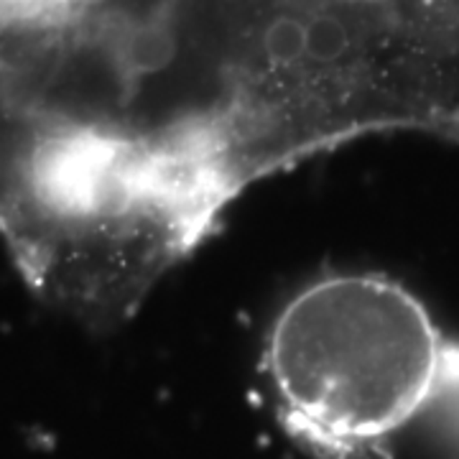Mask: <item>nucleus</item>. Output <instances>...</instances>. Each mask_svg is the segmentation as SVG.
Instances as JSON below:
<instances>
[{
    "label": "nucleus",
    "instance_id": "nucleus-1",
    "mask_svg": "<svg viewBox=\"0 0 459 459\" xmlns=\"http://www.w3.org/2000/svg\"><path fill=\"white\" fill-rule=\"evenodd\" d=\"M283 427L327 459H365L459 376V352L401 283L347 273L314 281L265 344Z\"/></svg>",
    "mask_w": 459,
    "mask_h": 459
}]
</instances>
